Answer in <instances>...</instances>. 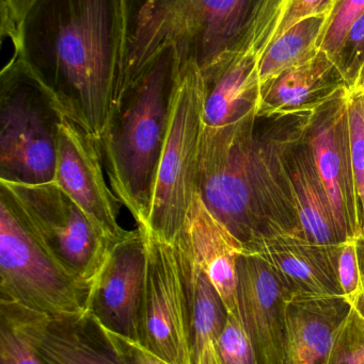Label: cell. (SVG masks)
Instances as JSON below:
<instances>
[{
    "mask_svg": "<svg viewBox=\"0 0 364 364\" xmlns=\"http://www.w3.org/2000/svg\"><path fill=\"white\" fill-rule=\"evenodd\" d=\"M172 245L192 307V363L222 364L219 340L228 312L187 240L180 233Z\"/></svg>",
    "mask_w": 364,
    "mask_h": 364,
    "instance_id": "obj_20",
    "label": "cell"
},
{
    "mask_svg": "<svg viewBox=\"0 0 364 364\" xmlns=\"http://www.w3.org/2000/svg\"><path fill=\"white\" fill-rule=\"evenodd\" d=\"M260 98L258 57L241 51L204 80L203 124L224 127L237 123L256 113Z\"/></svg>",
    "mask_w": 364,
    "mask_h": 364,
    "instance_id": "obj_21",
    "label": "cell"
},
{
    "mask_svg": "<svg viewBox=\"0 0 364 364\" xmlns=\"http://www.w3.org/2000/svg\"><path fill=\"white\" fill-rule=\"evenodd\" d=\"M348 122H350V147H352L353 172L357 194L363 215L364 235V93H348Z\"/></svg>",
    "mask_w": 364,
    "mask_h": 364,
    "instance_id": "obj_29",
    "label": "cell"
},
{
    "mask_svg": "<svg viewBox=\"0 0 364 364\" xmlns=\"http://www.w3.org/2000/svg\"><path fill=\"white\" fill-rule=\"evenodd\" d=\"M147 263L145 229L138 226L111 245L90 297L91 316L111 331L138 340Z\"/></svg>",
    "mask_w": 364,
    "mask_h": 364,
    "instance_id": "obj_12",
    "label": "cell"
},
{
    "mask_svg": "<svg viewBox=\"0 0 364 364\" xmlns=\"http://www.w3.org/2000/svg\"><path fill=\"white\" fill-rule=\"evenodd\" d=\"M204 80L194 61L180 62L168 134L143 228L166 243L179 237L198 188V160L203 128ZM142 227V226H141Z\"/></svg>",
    "mask_w": 364,
    "mask_h": 364,
    "instance_id": "obj_6",
    "label": "cell"
},
{
    "mask_svg": "<svg viewBox=\"0 0 364 364\" xmlns=\"http://www.w3.org/2000/svg\"><path fill=\"white\" fill-rule=\"evenodd\" d=\"M352 91H361L364 93V66L360 74H359L358 78H357L356 82H355L354 87H353Z\"/></svg>",
    "mask_w": 364,
    "mask_h": 364,
    "instance_id": "obj_34",
    "label": "cell"
},
{
    "mask_svg": "<svg viewBox=\"0 0 364 364\" xmlns=\"http://www.w3.org/2000/svg\"><path fill=\"white\" fill-rule=\"evenodd\" d=\"M256 119L252 113L224 127L203 124L199 147L197 193L246 254L264 239L250 166Z\"/></svg>",
    "mask_w": 364,
    "mask_h": 364,
    "instance_id": "obj_7",
    "label": "cell"
},
{
    "mask_svg": "<svg viewBox=\"0 0 364 364\" xmlns=\"http://www.w3.org/2000/svg\"><path fill=\"white\" fill-rule=\"evenodd\" d=\"M179 72L175 47L160 51L115 102L96 141L111 188L138 226L149 222Z\"/></svg>",
    "mask_w": 364,
    "mask_h": 364,
    "instance_id": "obj_2",
    "label": "cell"
},
{
    "mask_svg": "<svg viewBox=\"0 0 364 364\" xmlns=\"http://www.w3.org/2000/svg\"><path fill=\"white\" fill-rule=\"evenodd\" d=\"M338 278L343 295L353 303L364 290V235L344 241L338 258Z\"/></svg>",
    "mask_w": 364,
    "mask_h": 364,
    "instance_id": "obj_28",
    "label": "cell"
},
{
    "mask_svg": "<svg viewBox=\"0 0 364 364\" xmlns=\"http://www.w3.org/2000/svg\"><path fill=\"white\" fill-rule=\"evenodd\" d=\"M145 232L147 263L140 341L170 363L192 364V307L175 246Z\"/></svg>",
    "mask_w": 364,
    "mask_h": 364,
    "instance_id": "obj_9",
    "label": "cell"
},
{
    "mask_svg": "<svg viewBox=\"0 0 364 364\" xmlns=\"http://www.w3.org/2000/svg\"><path fill=\"white\" fill-rule=\"evenodd\" d=\"M328 11L309 15L282 34L259 59L261 87L282 73L301 65L318 53V42Z\"/></svg>",
    "mask_w": 364,
    "mask_h": 364,
    "instance_id": "obj_24",
    "label": "cell"
},
{
    "mask_svg": "<svg viewBox=\"0 0 364 364\" xmlns=\"http://www.w3.org/2000/svg\"><path fill=\"white\" fill-rule=\"evenodd\" d=\"M298 115L256 117L254 124L250 166L263 241L278 235L305 237L284 158Z\"/></svg>",
    "mask_w": 364,
    "mask_h": 364,
    "instance_id": "obj_11",
    "label": "cell"
},
{
    "mask_svg": "<svg viewBox=\"0 0 364 364\" xmlns=\"http://www.w3.org/2000/svg\"><path fill=\"white\" fill-rule=\"evenodd\" d=\"M38 0H0V33L19 50L23 42L26 18Z\"/></svg>",
    "mask_w": 364,
    "mask_h": 364,
    "instance_id": "obj_33",
    "label": "cell"
},
{
    "mask_svg": "<svg viewBox=\"0 0 364 364\" xmlns=\"http://www.w3.org/2000/svg\"><path fill=\"white\" fill-rule=\"evenodd\" d=\"M182 235L215 288L228 314L239 316L236 257L241 246L194 195Z\"/></svg>",
    "mask_w": 364,
    "mask_h": 364,
    "instance_id": "obj_18",
    "label": "cell"
},
{
    "mask_svg": "<svg viewBox=\"0 0 364 364\" xmlns=\"http://www.w3.org/2000/svg\"><path fill=\"white\" fill-rule=\"evenodd\" d=\"M350 89L337 64L323 50L261 87L256 117L307 114Z\"/></svg>",
    "mask_w": 364,
    "mask_h": 364,
    "instance_id": "obj_17",
    "label": "cell"
},
{
    "mask_svg": "<svg viewBox=\"0 0 364 364\" xmlns=\"http://www.w3.org/2000/svg\"><path fill=\"white\" fill-rule=\"evenodd\" d=\"M333 61L352 90L364 66V13L350 26Z\"/></svg>",
    "mask_w": 364,
    "mask_h": 364,
    "instance_id": "obj_31",
    "label": "cell"
},
{
    "mask_svg": "<svg viewBox=\"0 0 364 364\" xmlns=\"http://www.w3.org/2000/svg\"><path fill=\"white\" fill-rule=\"evenodd\" d=\"M327 11L326 23L318 38V47L333 60L350 26L363 14L364 0H331Z\"/></svg>",
    "mask_w": 364,
    "mask_h": 364,
    "instance_id": "obj_27",
    "label": "cell"
},
{
    "mask_svg": "<svg viewBox=\"0 0 364 364\" xmlns=\"http://www.w3.org/2000/svg\"><path fill=\"white\" fill-rule=\"evenodd\" d=\"M348 93L340 91L310 113L306 134L328 195L342 242L363 233V215L353 172Z\"/></svg>",
    "mask_w": 364,
    "mask_h": 364,
    "instance_id": "obj_10",
    "label": "cell"
},
{
    "mask_svg": "<svg viewBox=\"0 0 364 364\" xmlns=\"http://www.w3.org/2000/svg\"><path fill=\"white\" fill-rule=\"evenodd\" d=\"M326 364H364V290L338 329Z\"/></svg>",
    "mask_w": 364,
    "mask_h": 364,
    "instance_id": "obj_26",
    "label": "cell"
},
{
    "mask_svg": "<svg viewBox=\"0 0 364 364\" xmlns=\"http://www.w3.org/2000/svg\"><path fill=\"white\" fill-rule=\"evenodd\" d=\"M92 284L61 264L33 235L0 184V293L53 321L90 314Z\"/></svg>",
    "mask_w": 364,
    "mask_h": 364,
    "instance_id": "obj_5",
    "label": "cell"
},
{
    "mask_svg": "<svg viewBox=\"0 0 364 364\" xmlns=\"http://www.w3.org/2000/svg\"><path fill=\"white\" fill-rule=\"evenodd\" d=\"M222 364H259L251 341L239 316L228 314L219 340Z\"/></svg>",
    "mask_w": 364,
    "mask_h": 364,
    "instance_id": "obj_30",
    "label": "cell"
},
{
    "mask_svg": "<svg viewBox=\"0 0 364 364\" xmlns=\"http://www.w3.org/2000/svg\"><path fill=\"white\" fill-rule=\"evenodd\" d=\"M91 316V314H90ZM95 321L98 326L102 331L103 335L110 344L115 357L121 364H172L166 359L150 350L140 340L128 337L111 331L108 327L104 326L100 321Z\"/></svg>",
    "mask_w": 364,
    "mask_h": 364,
    "instance_id": "obj_32",
    "label": "cell"
},
{
    "mask_svg": "<svg viewBox=\"0 0 364 364\" xmlns=\"http://www.w3.org/2000/svg\"><path fill=\"white\" fill-rule=\"evenodd\" d=\"M236 269L239 316L259 364H286L290 295L260 255L239 252Z\"/></svg>",
    "mask_w": 364,
    "mask_h": 364,
    "instance_id": "obj_14",
    "label": "cell"
},
{
    "mask_svg": "<svg viewBox=\"0 0 364 364\" xmlns=\"http://www.w3.org/2000/svg\"><path fill=\"white\" fill-rule=\"evenodd\" d=\"M262 0H141L130 6V36L119 97L156 55L173 46L207 80L241 53ZM115 100V102H117Z\"/></svg>",
    "mask_w": 364,
    "mask_h": 364,
    "instance_id": "obj_3",
    "label": "cell"
},
{
    "mask_svg": "<svg viewBox=\"0 0 364 364\" xmlns=\"http://www.w3.org/2000/svg\"><path fill=\"white\" fill-rule=\"evenodd\" d=\"M66 119L48 87L13 51L0 73V181H55L58 136Z\"/></svg>",
    "mask_w": 364,
    "mask_h": 364,
    "instance_id": "obj_4",
    "label": "cell"
},
{
    "mask_svg": "<svg viewBox=\"0 0 364 364\" xmlns=\"http://www.w3.org/2000/svg\"><path fill=\"white\" fill-rule=\"evenodd\" d=\"M130 21V0H38L14 50L96 141L121 92Z\"/></svg>",
    "mask_w": 364,
    "mask_h": 364,
    "instance_id": "obj_1",
    "label": "cell"
},
{
    "mask_svg": "<svg viewBox=\"0 0 364 364\" xmlns=\"http://www.w3.org/2000/svg\"><path fill=\"white\" fill-rule=\"evenodd\" d=\"M51 318L13 301L0 303V364H45L38 346Z\"/></svg>",
    "mask_w": 364,
    "mask_h": 364,
    "instance_id": "obj_23",
    "label": "cell"
},
{
    "mask_svg": "<svg viewBox=\"0 0 364 364\" xmlns=\"http://www.w3.org/2000/svg\"><path fill=\"white\" fill-rule=\"evenodd\" d=\"M309 117L307 113L297 117L284 146V166L306 239L323 245H340L343 242L306 134Z\"/></svg>",
    "mask_w": 364,
    "mask_h": 364,
    "instance_id": "obj_16",
    "label": "cell"
},
{
    "mask_svg": "<svg viewBox=\"0 0 364 364\" xmlns=\"http://www.w3.org/2000/svg\"><path fill=\"white\" fill-rule=\"evenodd\" d=\"M95 139L66 119L59 128L55 181L98 227L111 245L130 231L118 220L119 199L109 188Z\"/></svg>",
    "mask_w": 364,
    "mask_h": 364,
    "instance_id": "obj_13",
    "label": "cell"
},
{
    "mask_svg": "<svg viewBox=\"0 0 364 364\" xmlns=\"http://www.w3.org/2000/svg\"><path fill=\"white\" fill-rule=\"evenodd\" d=\"M331 0H262L243 50L260 59L274 42L297 23L328 9Z\"/></svg>",
    "mask_w": 364,
    "mask_h": 364,
    "instance_id": "obj_25",
    "label": "cell"
},
{
    "mask_svg": "<svg viewBox=\"0 0 364 364\" xmlns=\"http://www.w3.org/2000/svg\"><path fill=\"white\" fill-rule=\"evenodd\" d=\"M0 184L10 191L41 244L68 271L93 288L111 244L91 218L55 181Z\"/></svg>",
    "mask_w": 364,
    "mask_h": 364,
    "instance_id": "obj_8",
    "label": "cell"
},
{
    "mask_svg": "<svg viewBox=\"0 0 364 364\" xmlns=\"http://www.w3.org/2000/svg\"><path fill=\"white\" fill-rule=\"evenodd\" d=\"M345 296H301L286 305V364H326L336 333L350 314Z\"/></svg>",
    "mask_w": 364,
    "mask_h": 364,
    "instance_id": "obj_19",
    "label": "cell"
},
{
    "mask_svg": "<svg viewBox=\"0 0 364 364\" xmlns=\"http://www.w3.org/2000/svg\"><path fill=\"white\" fill-rule=\"evenodd\" d=\"M342 244L323 245L296 235L261 242L254 254L269 263L291 299L301 296H344L338 278Z\"/></svg>",
    "mask_w": 364,
    "mask_h": 364,
    "instance_id": "obj_15",
    "label": "cell"
},
{
    "mask_svg": "<svg viewBox=\"0 0 364 364\" xmlns=\"http://www.w3.org/2000/svg\"><path fill=\"white\" fill-rule=\"evenodd\" d=\"M38 350L45 364H121L90 314L79 320H51Z\"/></svg>",
    "mask_w": 364,
    "mask_h": 364,
    "instance_id": "obj_22",
    "label": "cell"
}]
</instances>
